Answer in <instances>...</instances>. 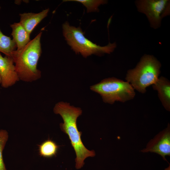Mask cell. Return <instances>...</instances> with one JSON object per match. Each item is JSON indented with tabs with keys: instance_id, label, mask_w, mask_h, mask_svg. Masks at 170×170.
<instances>
[{
	"instance_id": "cell-4",
	"label": "cell",
	"mask_w": 170,
	"mask_h": 170,
	"mask_svg": "<svg viewBox=\"0 0 170 170\" xmlns=\"http://www.w3.org/2000/svg\"><path fill=\"white\" fill-rule=\"evenodd\" d=\"M63 33L67 44L77 54H80L86 58L92 55L101 56L104 54H110L116 47L115 42H110L107 45L100 46L86 38L80 27L71 26L65 22L62 25Z\"/></svg>"
},
{
	"instance_id": "cell-12",
	"label": "cell",
	"mask_w": 170,
	"mask_h": 170,
	"mask_svg": "<svg viewBox=\"0 0 170 170\" xmlns=\"http://www.w3.org/2000/svg\"><path fill=\"white\" fill-rule=\"evenodd\" d=\"M16 48V44L13 39L4 35L0 29V52L5 56L11 57Z\"/></svg>"
},
{
	"instance_id": "cell-11",
	"label": "cell",
	"mask_w": 170,
	"mask_h": 170,
	"mask_svg": "<svg viewBox=\"0 0 170 170\" xmlns=\"http://www.w3.org/2000/svg\"><path fill=\"white\" fill-rule=\"evenodd\" d=\"M10 26L12 29L11 35L16 44V50H20L31 40L30 34L20 22L14 23Z\"/></svg>"
},
{
	"instance_id": "cell-5",
	"label": "cell",
	"mask_w": 170,
	"mask_h": 170,
	"mask_svg": "<svg viewBox=\"0 0 170 170\" xmlns=\"http://www.w3.org/2000/svg\"><path fill=\"white\" fill-rule=\"evenodd\" d=\"M90 89L99 94L104 102L111 104L115 101L125 102L135 95V90L129 83L114 77L104 79Z\"/></svg>"
},
{
	"instance_id": "cell-16",
	"label": "cell",
	"mask_w": 170,
	"mask_h": 170,
	"mask_svg": "<svg viewBox=\"0 0 170 170\" xmlns=\"http://www.w3.org/2000/svg\"><path fill=\"white\" fill-rule=\"evenodd\" d=\"M1 83V77H0V84Z\"/></svg>"
},
{
	"instance_id": "cell-1",
	"label": "cell",
	"mask_w": 170,
	"mask_h": 170,
	"mask_svg": "<svg viewBox=\"0 0 170 170\" xmlns=\"http://www.w3.org/2000/svg\"><path fill=\"white\" fill-rule=\"evenodd\" d=\"M54 112L56 114L60 115L63 119L64 122L60 124V128L68 136L75 151L76 155V168L80 169L83 166L84 161L86 158L93 157L95 155L94 151L89 150L85 147L81 139L82 133L78 130L76 120L82 114V111L80 108L61 101L55 105Z\"/></svg>"
},
{
	"instance_id": "cell-7",
	"label": "cell",
	"mask_w": 170,
	"mask_h": 170,
	"mask_svg": "<svg viewBox=\"0 0 170 170\" xmlns=\"http://www.w3.org/2000/svg\"><path fill=\"white\" fill-rule=\"evenodd\" d=\"M14 64L11 57H3L0 53V77L3 88L11 86L20 80Z\"/></svg>"
},
{
	"instance_id": "cell-13",
	"label": "cell",
	"mask_w": 170,
	"mask_h": 170,
	"mask_svg": "<svg viewBox=\"0 0 170 170\" xmlns=\"http://www.w3.org/2000/svg\"><path fill=\"white\" fill-rule=\"evenodd\" d=\"M58 148V146L54 142L51 140H47L39 145V154L43 157H51L55 156Z\"/></svg>"
},
{
	"instance_id": "cell-10",
	"label": "cell",
	"mask_w": 170,
	"mask_h": 170,
	"mask_svg": "<svg viewBox=\"0 0 170 170\" xmlns=\"http://www.w3.org/2000/svg\"><path fill=\"white\" fill-rule=\"evenodd\" d=\"M49 11L46 9L37 13H32L20 14V23L30 35L37 25L45 17Z\"/></svg>"
},
{
	"instance_id": "cell-8",
	"label": "cell",
	"mask_w": 170,
	"mask_h": 170,
	"mask_svg": "<svg viewBox=\"0 0 170 170\" xmlns=\"http://www.w3.org/2000/svg\"><path fill=\"white\" fill-rule=\"evenodd\" d=\"M143 152L150 151L157 153L165 159L166 156H170V132L168 124L165 130L156 136L148 144L146 148L142 150Z\"/></svg>"
},
{
	"instance_id": "cell-2",
	"label": "cell",
	"mask_w": 170,
	"mask_h": 170,
	"mask_svg": "<svg viewBox=\"0 0 170 170\" xmlns=\"http://www.w3.org/2000/svg\"><path fill=\"white\" fill-rule=\"evenodd\" d=\"M42 33L40 32L23 48L16 50L12 54L11 57L20 80L31 82L41 76L37 65L42 53L40 39Z\"/></svg>"
},
{
	"instance_id": "cell-14",
	"label": "cell",
	"mask_w": 170,
	"mask_h": 170,
	"mask_svg": "<svg viewBox=\"0 0 170 170\" xmlns=\"http://www.w3.org/2000/svg\"><path fill=\"white\" fill-rule=\"evenodd\" d=\"M63 1H75L81 3L86 8L88 13L98 11V7L100 5L107 3V1L103 0H66Z\"/></svg>"
},
{
	"instance_id": "cell-17",
	"label": "cell",
	"mask_w": 170,
	"mask_h": 170,
	"mask_svg": "<svg viewBox=\"0 0 170 170\" xmlns=\"http://www.w3.org/2000/svg\"><path fill=\"white\" fill-rule=\"evenodd\" d=\"M1 6H0V9H1Z\"/></svg>"
},
{
	"instance_id": "cell-9",
	"label": "cell",
	"mask_w": 170,
	"mask_h": 170,
	"mask_svg": "<svg viewBox=\"0 0 170 170\" xmlns=\"http://www.w3.org/2000/svg\"><path fill=\"white\" fill-rule=\"evenodd\" d=\"M152 85L157 91L158 98L164 108L170 110V82L166 78L161 76Z\"/></svg>"
},
{
	"instance_id": "cell-6",
	"label": "cell",
	"mask_w": 170,
	"mask_h": 170,
	"mask_svg": "<svg viewBox=\"0 0 170 170\" xmlns=\"http://www.w3.org/2000/svg\"><path fill=\"white\" fill-rule=\"evenodd\" d=\"M169 2L167 0H139L135 1V4L138 11L145 15L150 26L157 29L169 10Z\"/></svg>"
},
{
	"instance_id": "cell-3",
	"label": "cell",
	"mask_w": 170,
	"mask_h": 170,
	"mask_svg": "<svg viewBox=\"0 0 170 170\" xmlns=\"http://www.w3.org/2000/svg\"><path fill=\"white\" fill-rule=\"evenodd\" d=\"M161 64L154 56L144 55L134 68L128 70L125 79L134 90L142 94L154 84L158 78Z\"/></svg>"
},
{
	"instance_id": "cell-15",
	"label": "cell",
	"mask_w": 170,
	"mask_h": 170,
	"mask_svg": "<svg viewBox=\"0 0 170 170\" xmlns=\"http://www.w3.org/2000/svg\"><path fill=\"white\" fill-rule=\"evenodd\" d=\"M8 138V133L3 129L0 130V170H7L4 162L3 152Z\"/></svg>"
}]
</instances>
